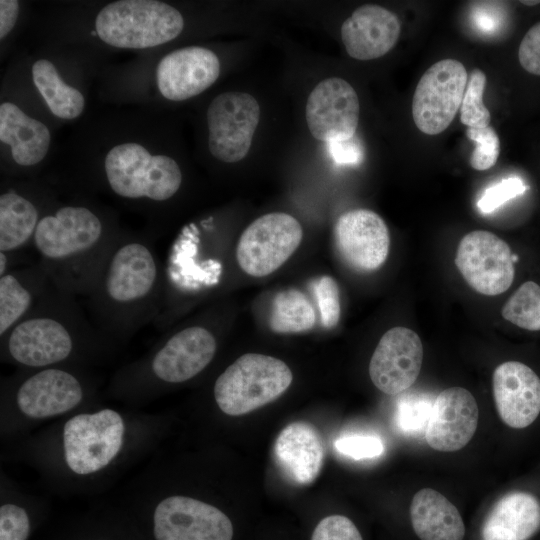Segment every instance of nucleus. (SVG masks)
Returning <instances> with one entry per match:
<instances>
[{"instance_id": "obj_1", "label": "nucleus", "mask_w": 540, "mask_h": 540, "mask_svg": "<svg viewBox=\"0 0 540 540\" xmlns=\"http://www.w3.org/2000/svg\"><path fill=\"white\" fill-rule=\"evenodd\" d=\"M156 425V420L141 421L116 408L92 405L63 417L27 443L25 454L56 483L93 486L146 448Z\"/></svg>"}, {"instance_id": "obj_2", "label": "nucleus", "mask_w": 540, "mask_h": 540, "mask_svg": "<svg viewBox=\"0 0 540 540\" xmlns=\"http://www.w3.org/2000/svg\"><path fill=\"white\" fill-rule=\"evenodd\" d=\"M163 297L164 269L155 244L144 234L121 231L85 297V310L120 345L154 323Z\"/></svg>"}, {"instance_id": "obj_3", "label": "nucleus", "mask_w": 540, "mask_h": 540, "mask_svg": "<svg viewBox=\"0 0 540 540\" xmlns=\"http://www.w3.org/2000/svg\"><path fill=\"white\" fill-rule=\"evenodd\" d=\"M117 346L93 324L76 296L53 284L36 308L0 338V355L18 369L90 368L107 361Z\"/></svg>"}, {"instance_id": "obj_4", "label": "nucleus", "mask_w": 540, "mask_h": 540, "mask_svg": "<svg viewBox=\"0 0 540 540\" xmlns=\"http://www.w3.org/2000/svg\"><path fill=\"white\" fill-rule=\"evenodd\" d=\"M121 231L92 206L63 204L41 218L32 248L58 289L86 297Z\"/></svg>"}, {"instance_id": "obj_5", "label": "nucleus", "mask_w": 540, "mask_h": 540, "mask_svg": "<svg viewBox=\"0 0 540 540\" xmlns=\"http://www.w3.org/2000/svg\"><path fill=\"white\" fill-rule=\"evenodd\" d=\"M218 348L215 333L203 324H189L170 332L149 351L117 370L107 394L128 402L148 401L165 389L185 383L203 372Z\"/></svg>"}, {"instance_id": "obj_6", "label": "nucleus", "mask_w": 540, "mask_h": 540, "mask_svg": "<svg viewBox=\"0 0 540 540\" xmlns=\"http://www.w3.org/2000/svg\"><path fill=\"white\" fill-rule=\"evenodd\" d=\"M97 385L89 367L18 369L1 383V431L17 432L90 407Z\"/></svg>"}, {"instance_id": "obj_7", "label": "nucleus", "mask_w": 540, "mask_h": 540, "mask_svg": "<svg viewBox=\"0 0 540 540\" xmlns=\"http://www.w3.org/2000/svg\"><path fill=\"white\" fill-rule=\"evenodd\" d=\"M104 178L120 199L157 206L179 192L183 175L178 163L162 154H151L136 142L120 143L104 159Z\"/></svg>"}, {"instance_id": "obj_8", "label": "nucleus", "mask_w": 540, "mask_h": 540, "mask_svg": "<svg viewBox=\"0 0 540 540\" xmlns=\"http://www.w3.org/2000/svg\"><path fill=\"white\" fill-rule=\"evenodd\" d=\"M184 20L173 6L156 0H120L96 16L95 32L106 44L123 49H146L175 39Z\"/></svg>"}, {"instance_id": "obj_9", "label": "nucleus", "mask_w": 540, "mask_h": 540, "mask_svg": "<svg viewBox=\"0 0 540 540\" xmlns=\"http://www.w3.org/2000/svg\"><path fill=\"white\" fill-rule=\"evenodd\" d=\"M292 380V372L282 360L247 353L216 378L213 398L222 413L240 416L277 399Z\"/></svg>"}, {"instance_id": "obj_10", "label": "nucleus", "mask_w": 540, "mask_h": 540, "mask_svg": "<svg viewBox=\"0 0 540 540\" xmlns=\"http://www.w3.org/2000/svg\"><path fill=\"white\" fill-rule=\"evenodd\" d=\"M161 496L152 512L155 540H233V523L220 508L189 495Z\"/></svg>"}, {"instance_id": "obj_11", "label": "nucleus", "mask_w": 540, "mask_h": 540, "mask_svg": "<svg viewBox=\"0 0 540 540\" xmlns=\"http://www.w3.org/2000/svg\"><path fill=\"white\" fill-rule=\"evenodd\" d=\"M303 230L293 216L274 212L254 220L241 234L236 260L242 271L264 277L281 267L302 241Z\"/></svg>"}, {"instance_id": "obj_12", "label": "nucleus", "mask_w": 540, "mask_h": 540, "mask_svg": "<svg viewBox=\"0 0 540 540\" xmlns=\"http://www.w3.org/2000/svg\"><path fill=\"white\" fill-rule=\"evenodd\" d=\"M468 80L464 65L455 59H442L421 76L413 95L412 117L416 127L427 135L446 130L460 110Z\"/></svg>"}, {"instance_id": "obj_13", "label": "nucleus", "mask_w": 540, "mask_h": 540, "mask_svg": "<svg viewBox=\"0 0 540 540\" xmlns=\"http://www.w3.org/2000/svg\"><path fill=\"white\" fill-rule=\"evenodd\" d=\"M260 119L257 100L244 92H224L210 103L206 120L209 151L225 163L242 160L248 153Z\"/></svg>"}, {"instance_id": "obj_14", "label": "nucleus", "mask_w": 540, "mask_h": 540, "mask_svg": "<svg viewBox=\"0 0 540 540\" xmlns=\"http://www.w3.org/2000/svg\"><path fill=\"white\" fill-rule=\"evenodd\" d=\"M455 264L468 285L483 295L507 291L514 279L509 245L489 231L466 234L459 242Z\"/></svg>"}, {"instance_id": "obj_15", "label": "nucleus", "mask_w": 540, "mask_h": 540, "mask_svg": "<svg viewBox=\"0 0 540 540\" xmlns=\"http://www.w3.org/2000/svg\"><path fill=\"white\" fill-rule=\"evenodd\" d=\"M359 112L354 88L344 79L330 77L318 83L308 97L307 126L317 140H347L355 136Z\"/></svg>"}, {"instance_id": "obj_16", "label": "nucleus", "mask_w": 540, "mask_h": 540, "mask_svg": "<svg viewBox=\"0 0 540 540\" xmlns=\"http://www.w3.org/2000/svg\"><path fill=\"white\" fill-rule=\"evenodd\" d=\"M423 362L420 337L406 327H393L380 339L369 364L373 384L383 393L397 395L418 378Z\"/></svg>"}, {"instance_id": "obj_17", "label": "nucleus", "mask_w": 540, "mask_h": 540, "mask_svg": "<svg viewBox=\"0 0 540 540\" xmlns=\"http://www.w3.org/2000/svg\"><path fill=\"white\" fill-rule=\"evenodd\" d=\"M334 240L342 260L359 272L378 269L389 253L387 225L368 209H355L341 215L335 224Z\"/></svg>"}, {"instance_id": "obj_18", "label": "nucleus", "mask_w": 540, "mask_h": 540, "mask_svg": "<svg viewBox=\"0 0 540 540\" xmlns=\"http://www.w3.org/2000/svg\"><path fill=\"white\" fill-rule=\"evenodd\" d=\"M217 55L201 46H188L165 55L157 65L156 80L161 95L172 101L192 98L218 79Z\"/></svg>"}, {"instance_id": "obj_19", "label": "nucleus", "mask_w": 540, "mask_h": 540, "mask_svg": "<svg viewBox=\"0 0 540 540\" xmlns=\"http://www.w3.org/2000/svg\"><path fill=\"white\" fill-rule=\"evenodd\" d=\"M478 419L477 402L467 389H445L435 397L425 432L426 442L437 451H458L474 436Z\"/></svg>"}, {"instance_id": "obj_20", "label": "nucleus", "mask_w": 540, "mask_h": 540, "mask_svg": "<svg viewBox=\"0 0 540 540\" xmlns=\"http://www.w3.org/2000/svg\"><path fill=\"white\" fill-rule=\"evenodd\" d=\"M492 387L497 412L507 426L526 428L540 414V378L529 366L518 361L500 364Z\"/></svg>"}, {"instance_id": "obj_21", "label": "nucleus", "mask_w": 540, "mask_h": 540, "mask_svg": "<svg viewBox=\"0 0 540 540\" xmlns=\"http://www.w3.org/2000/svg\"><path fill=\"white\" fill-rule=\"evenodd\" d=\"M401 24L395 13L376 4L356 9L341 26V39L348 55L372 60L387 54L397 43Z\"/></svg>"}, {"instance_id": "obj_22", "label": "nucleus", "mask_w": 540, "mask_h": 540, "mask_svg": "<svg viewBox=\"0 0 540 540\" xmlns=\"http://www.w3.org/2000/svg\"><path fill=\"white\" fill-rule=\"evenodd\" d=\"M52 285L36 260L0 276V338L36 308Z\"/></svg>"}, {"instance_id": "obj_23", "label": "nucleus", "mask_w": 540, "mask_h": 540, "mask_svg": "<svg viewBox=\"0 0 540 540\" xmlns=\"http://www.w3.org/2000/svg\"><path fill=\"white\" fill-rule=\"evenodd\" d=\"M274 456L289 479L301 485L310 484L317 478L323 465V442L311 424L293 422L278 435Z\"/></svg>"}, {"instance_id": "obj_24", "label": "nucleus", "mask_w": 540, "mask_h": 540, "mask_svg": "<svg viewBox=\"0 0 540 540\" xmlns=\"http://www.w3.org/2000/svg\"><path fill=\"white\" fill-rule=\"evenodd\" d=\"M540 529V501L526 491L501 496L488 512L482 540H529Z\"/></svg>"}, {"instance_id": "obj_25", "label": "nucleus", "mask_w": 540, "mask_h": 540, "mask_svg": "<svg viewBox=\"0 0 540 540\" xmlns=\"http://www.w3.org/2000/svg\"><path fill=\"white\" fill-rule=\"evenodd\" d=\"M0 141L10 147L14 162L22 167L39 164L47 155L51 143L48 127L30 117L16 104L0 105Z\"/></svg>"}, {"instance_id": "obj_26", "label": "nucleus", "mask_w": 540, "mask_h": 540, "mask_svg": "<svg viewBox=\"0 0 540 540\" xmlns=\"http://www.w3.org/2000/svg\"><path fill=\"white\" fill-rule=\"evenodd\" d=\"M413 531L420 540H463L465 524L458 509L431 488L419 490L410 504Z\"/></svg>"}, {"instance_id": "obj_27", "label": "nucleus", "mask_w": 540, "mask_h": 540, "mask_svg": "<svg viewBox=\"0 0 540 540\" xmlns=\"http://www.w3.org/2000/svg\"><path fill=\"white\" fill-rule=\"evenodd\" d=\"M39 202L17 189L0 195V252L19 253L32 248L41 218L46 214Z\"/></svg>"}, {"instance_id": "obj_28", "label": "nucleus", "mask_w": 540, "mask_h": 540, "mask_svg": "<svg viewBox=\"0 0 540 540\" xmlns=\"http://www.w3.org/2000/svg\"><path fill=\"white\" fill-rule=\"evenodd\" d=\"M33 82L52 114L71 120L81 115L85 107L83 94L63 81L55 65L39 59L32 66Z\"/></svg>"}, {"instance_id": "obj_29", "label": "nucleus", "mask_w": 540, "mask_h": 540, "mask_svg": "<svg viewBox=\"0 0 540 540\" xmlns=\"http://www.w3.org/2000/svg\"><path fill=\"white\" fill-rule=\"evenodd\" d=\"M316 322L314 307L297 289L279 292L272 300L269 327L276 333H299L310 330Z\"/></svg>"}, {"instance_id": "obj_30", "label": "nucleus", "mask_w": 540, "mask_h": 540, "mask_svg": "<svg viewBox=\"0 0 540 540\" xmlns=\"http://www.w3.org/2000/svg\"><path fill=\"white\" fill-rule=\"evenodd\" d=\"M502 316L514 325L529 330H540V286L523 283L502 308Z\"/></svg>"}, {"instance_id": "obj_31", "label": "nucleus", "mask_w": 540, "mask_h": 540, "mask_svg": "<svg viewBox=\"0 0 540 540\" xmlns=\"http://www.w3.org/2000/svg\"><path fill=\"white\" fill-rule=\"evenodd\" d=\"M435 398L427 392L403 394L397 401L395 424L407 436L425 435Z\"/></svg>"}, {"instance_id": "obj_32", "label": "nucleus", "mask_w": 540, "mask_h": 540, "mask_svg": "<svg viewBox=\"0 0 540 540\" xmlns=\"http://www.w3.org/2000/svg\"><path fill=\"white\" fill-rule=\"evenodd\" d=\"M486 87V74L475 68L468 80L460 106V121L467 127L484 128L489 126L491 115L483 102Z\"/></svg>"}, {"instance_id": "obj_33", "label": "nucleus", "mask_w": 540, "mask_h": 540, "mask_svg": "<svg viewBox=\"0 0 540 540\" xmlns=\"http://www.w3.org/2000/svg\"><path fill=\"white\" fill-rule=\"evenodd\" d=\"M466 136L476 144L470 156L471 167L479 171L491 168L500 154V140L496 131L491 126L467 127Z\"/></svg>"}, {"instance_id": "obj_34", "label": "nucleus", "mask_w": 540, "mask_h": 540, "mask_svg": "<svg viewBox=\"0 0 540 540\" xmlns=\"http://www.w3.org/2000/svg\"><path fill=\"white\" fill-rule=\"evenodd\" d=\"M320 314L321 325L326 329L334 328L340 319L341 305L339 288L330 276H322L312 285Z\"/></svg>"}, {"instance_id": "obj_35", "label": "nucleus", "mask_w": 540, "mask_h": 540, "mask_svg": "<svg viewBox=\"0 0 540 540\" xmlns=\"http://www.w3.org/2000/svg\"><path fill=\"white\" fill-rule=\"evenodd\" d=\"M30 517L20 503L4 501L0 506V540H27Z\"/></svg>"}, {"instance_id": "obj_36", "label": "nucleus", "mask_w": 540, "mask_h": 540, "mask_svg": "<svg viewBox=\"0 0 540 540\" xmlns=\"http://www.w3.org/2000/svg\"><path fill=\"white\" fill-rule=\"evenodd\" d=\"M527 189L518 177H508L486 188L481 194L477 207L482 214H489L505 202L523 194Z\"/></svg>"}, {"instance_id": "obj_37", "label": "nucleus", "mask_w": 540, "mask_h": 540, "mask_svg": "<svg viewBox=\"0 0 540 540\" xmlns=\"http://www.w3.org/2000/svg\"><path fill=\"white\" fill-rule=\"evenodd\" d=\"M310 540H363L357 525L347 516L332 514L320 519Z\"/></svg>"}, {"instance_id": "obj_38", "label": "nucleus", "mask_w": 540, "mask_h": 540, "mask_svg": "<svg viewBox=\"0 0 540 540\" xmlns=\"http://www.w3.org/2000/svg\"><path fill=\"white\" fill-rule=\"evenodd\" d=\"M334 446L340 454L354 460L376 458L384 452V443L376 435L342 436L335 441Z\"/></svg>"}, {"instance_id": "obj_39", "label": "nucleus", "mask_w": 540, "mask_h": 540, "mask_svg": "<svg viewBox=\"0 0 540 540\" xmlns=\"http://www.w3.org/2000/svg\"><path fill=\"white\" fill-rule=\"evenodd\" d=\"M518 59L527 72L540 76V21L533 25L521 40Z\"/></svg>"}, {"instance_id": "obj_40", "label": "nucleus", "mask_w": 540, "mask_h": 540, "mask_svg": "<svg viewBox=\"0 0 540 540\" xmlns=\"http://www.w3.org/2000/svg\"><path fill=\"white\" fill-rule=\"evenodd\" d=\"M471 11L474 26L484 34H494L502 24V13L496 2H475Z\"/></svg>"}, {"instance_id": "obj_41", "label": "nucleus", "mask_w": 540, "mask_h": 540, "mask_svg": "<svg viewBox=\"0 0 540 540\" xmlns=\"http://www.w3.org/2000/svg\"><path fill=\"white\" fill-rule=\"evenodd\" d=\"M332 159L341 165H357L363 159V149L359 140L354 136L347 140L328 143Z\"/></svg>"}, {"instance_id": "obj_42", "label": "nucleus", "mask_w": 540, "mask_h": 540, "mask_svg": "<svg viewBox=\"0 0 540 540\" xmlns=\"http://www.w3.org/2000/svg\"><path fill=\"white\" fill-rule=\"evenodd\" d=\"M19 15V2L16 0L0 1V38L3 40L14 28Z\"/></svg>"}, {"instance_id": "obj_43", "label": "nucleus", "mask_w": 540, "mask_h": 540, "mask_svg": "<svg viewBox=\"0 0 540 540\" xmlns=\"http://www.w3.org/2000/svg\"><path fill=\"white\" fill-rule=\"evenodd\" d=\"M521 4L527 5V6H534L540 3V0H526V1H520Z\"/></svg>"}, {"instance_id": "obj_44", "label": "nucleus", "mask_w": 540, "mask_h": 540, "mask_svg": "<svg viewBox=\"0 0 540 540\" xmlns=\"http://www.w3.org/2000/svg\"><path fill=\"white\" fill-rule=\"evenodd\" d=\"M512 261H513V263L517 262L518 261V256L515 255V254H512Z\"/></svg>"}]
</instances>
